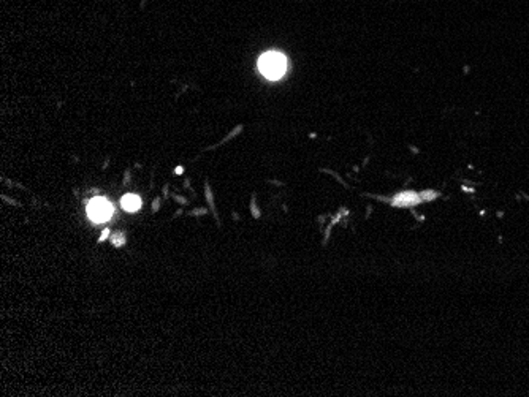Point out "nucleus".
<instances>
[{"label": "nucleus", "mask_w": 529, "mask_h": 397, "mask_svg": "<svg viewBox=\"0 0 529 397\" xmlns=\"http://www.w3.org/2000/svg\"><path fill=\"white\" fill-rule=\"evenodd\" d=\"M259 68L265 76H268L271 79H277L286 73L287 61L284 56L279 54V52H268V54L260 57Z\"/></svg>", "instance_id": "nucleus-1"}, {"label": "nucleus", "mask_w": 529, "mask_h": 397, "mask_svg": "<svg viewBox=\"0 0 529 397\" xmlns=\"http://www.w3.org/2000/svg\"><path fill=\"white\" fill-rule=\"evenodd\" d=\"M111 213H113V209H111L108 201L103 198H94L89 203V215L94 222L108 220L111 217Z\"/></svg>", "instance_id": "nucleus-2"}, {"label": "nucleus", "mask_w": 529, "mask_h": 397, "mask_svg": "<svg viewBox=\"0 0 529 397\" xmlns=\"http://www.w3.org/2000/svg\"><path fill=\"white\" fill-rule=\"evenodd\" d=\"M141 206V200L137 197V195H127V197L122 198V208L129 213H133V211L140 209Z\"/></svg>", "instance_id": "nucleus-3"}, {"label": "nucleus", "mask_w": 529, "mask_h": 397, "mask_svg": "<svg viewBox=\"0 0 529 397\" xmlns=\"http://www.w3.org/2000/svg\"><path fill=\"white\" fill-rule=\"evenodd\" d=\"M419 201H420V198L417 197L415 193L406 192V193L398 195V197L395 198V204L397 206H409V204H417Z\"/></svg>", "instance_id": "nucleus-4"}, {"label": "nucleus", "mask_w": 529, "mask_h": 397, "mask_svg": "<svg viewBox=\"0 0 529 397\" xmlns=\"http://www.w3.org/2000/svg\"><path fill=\"white\" fill-rule=\"evenodd\" d=\"M106 236H108V230H105V231H103V235H101V239H105Z\"/></svg>", "instance_id": "nucleus-5"}, {"label": "nucleus", "mask_w": 529, "mask_h": 397, "mask_svg": "<svg viewBox=\"0 0 529 397\" xmlns=\"http://www.w3.org/2000/svg\"><path fill=\"white\" fill-rule=\"evenodd\" d=\"M176 173H178V174H181V173H183V168H176Z\"/></svg>", "instance_id": "nucleus-6"}]
</instances>
